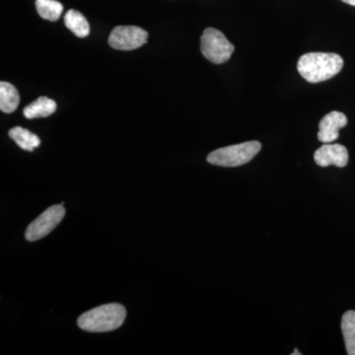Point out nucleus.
<instances>
[{"label":"nucleus","mask_w":355,"mask_h":355,"mask_svg":"<svg viewBox=\"0 0 355 355\" xmlns=\"http://www.w3.org/2000/svg\"><path fill=\"white\" fill-rule=\"evenodd\" d=\"M343 58L333 53H308L299 58V74L309 83H319L333 78L343 69Z\"/></svg>","instance_id":"nucleus-1"},{"label":"nucleus","mask_w":355,"mask_h":355,"mask_svg":"<svg viewBox=\"0 0 355 355\" xmlns=\"http://www.w3.org/2000/svg\"><path fill=\"white\" fill-rule=\"evenodd\" d=\"M127 317L123 305L111 303L89 310L78 318L77 324L81 330L90 333H106L120 328Z\"/></svg>","instance_id":"nucleus-2"},{"label":"nucleus","mask_w":355,"mask_h":355,"mask_svg":"<svg viewBox=\"0 0 355 355\" xmlns=\"http://www.w3.org/2000/svg\"><path fill=\"white\" fill-rule=\"evenodd\" d=\"M261 149V144L259 141L243 142L212 151L207 156V162L220 167H238L256 157Z\"/></svg>","instance_id":"nucleus-3"},{"label":"nucleus","mask_w":355,"mask_h":355,"mask_svg":"<svg viewBox=\"0 0 355 355\" xmlns=\"http://www.w3.org/2000/svg\"><path fill=\"white\" fill-rule=\"evenodd\" d=\"M200 51L212 64H222L230 60L235 46L224 36L223 33L214 28H207L200 38Z\"/></svg>","instance_id":"nucleus-4"},{"label":"nucleus","mask_w":355,"mask_h":355,"mask_svg":"<svg viewBox=\"0 0 355 355\" xmlns=\"http://www.w3.org/2000/svg\"><path fill=\"white\" fill-rule=\"evenodd\" d=\"M65 216L64 205H53L49 207L39 217L28 226L25 237L28 241L35 242L50 234Z\"/></svg>","instance_id":"nucleus-5"},{"label":"nucleus","mask_w":355,"mask_h":355,"mask_svg":"<svg viewBox=\"0 0 355 355\" xmlns=\"http://www.w3.org/2000/svg\"><path fill=\"white\" fill-rule=\"evenodd\" d=\"M148 33L137 26H118L109 37V44L114 50L132 51L146 44Z\"/></svg>","instance_id":"nucleus-6"},{"label":"nucleus","mask_w":355,"mask_h":355,"mask_svg":"<svg viewBox=\"0 0 355 355\" xmlns=\"http://www.w3.org/2000/svg\"><path fill=\"white\" fill-rule=\"evenodd\" d=\"M314 160L321 167L334 165L343 168L349 163V151L342 144H324L317 149L314 154Z\"/></svg>","instance_id":"nucleus-7"},{"label":"nucleus","mask_w":355,"mask_h":355,"mask_svg":"<svg viewBox=\"0 0 355 355\" xmlns=\"http://www.w3.org/2000/svg\"><path fill=\"white\" fill-rule=\"evenodd\" d=\"M347 125V118L342 112L327 114L319 123L318 139L323 144H331L340 137V130Z\"/></svg>","instance_id":"nucleus-8"},{"label":"nucleus","mask_w":355,"mask_h":355,"mask_svg":"<svg viewBox=\"0 0 355 355\" xmlns=\"http://www.w3.org/2000/svg\"><path fill=\"white\" fill-rule=\"evenodd\" d=\"M55 110H57V103L43 96L25 107L23 114L25 118L33 120V119L46 118L55 113Z\"/></svg>","instance_id":"nucleus-9"},{"label":"nucleus","mask_w":355,"mask_h":355,"mask_svg":"<svg viewBox=\"0 0 355 355\" xmlns=\"http://www.w3.org/2000/svg\"><path fill=\"white\" fill-rule=\"evenodd\" d=\"M20 95L12 84L1 81L0 83V110L3 113L15 112L19 106Z\"/></svg>","instance_id":"nucleus-10"},{"label":"nucleus","mask_w":355,"mask_h":355,"mask_svg":"<svg viewBox=\"0 0 355 355\" xmlns=\"http://www.w3.org/2000/svg\"><path fill=\"white\" fill-rule=\"evenodd\" d=\"M9 137L13 139L20 148L29 153H32L41 144V139L35 133L21 127L11 128L9 130Z\"/></svg>","instance_id":"nucleus-11"},{"label":"nucleus","mask_w":355,"mask_h":355,"mask_svg":"<svg viewBox=\"0 0 355 355\" xmlns=\"http://www.w3.org/2000/svg\"><path fill=\"white\" fill-rule=\"evenodd\" d=\"M64 23L67 29H69L79 38H85L90 33V25H89L87 19L84 17L83 14L74 10V9H70L65 14Z\"/></svg>","instance_id":"nucleus-12"},{"label":"nucleus","mask_w":355,"mask_h":355,"mask_svg":"<svg viewBox=\"0 0 355 355\" xmlns=\"http://www.w3.org/2000/svg\"><path fill=\"white\" fill-rule=\"evenodd\" d=\"M342 331L347 354L355 355V311H347L343 314Z\"/></svg>","instance_id":"nucleus-13"},{"label":"nucleus","mask_w":355,"mask_h":355,"mask_svg":"<svg viewBox=\"0 0 355 355\" xmlns=\"http://www.w3.org/2000/svg\"><path fill=\"white\" fill-rule=\"evenodd\" d=\"M36 8L44 19L57 21L64 11V6L57 0H36Z\"/></svg>","instance_id":"nucleus-14"},{"label":"nucleus","mask_w":355,"mask_h":355,"mask_svg":"<svg viewBox=\"0 0 355 355\" xmlns=\"http://www.w3.org/2000/svg\"><path fill=\"white\" fill-rule=\"evenodd\" d=\"M345 3L349 4V6H355V0H342Z\"/></svg>","instance_id":"nucleus-15"},{"label":"nucleus","mask_w":355,"mask_h":355,"mask_svg":"<svg viewBox=\"0 0 355 355\" xmlns=\"http://www.w3.org/2000/svg\"><path fill=\"white\" fill-rule=\"evenodd\" d=\"M294 352H293V354H292V355H295V354H297V355H300V352H298V349H295L294 350Z\"/></svg>","instance_id":"nucleus-16"}]
</instances>
